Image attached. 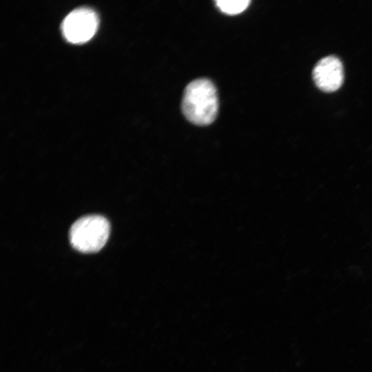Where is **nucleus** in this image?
I'll return each instance as SVG.
<instances>
[{"label": "nucleus", "mask_w": 372, "mask_h": 372, "mask_svg": "<svg viewBox=\"0 0 372 372\" xmlns=\"http://www.w3.org/2000/svg\"><path fill=\"white\" fill-rule=\"evenodd\" d=\"M181 107L183 114L192 123L211 124L218 111L216 86L210 80L203 78L190 82L184 90Z\"/></svg>", "instance_id": "1"}, {"label": "nucleus", "mask_w": 372, "mask_h": 372, "mask_svg": "<svg viewBox=\"0 0 372 372\" xmlns=\"http://www.w3.org/2000/svg\"><path fill=\"white\" fill-rule=\"evenodd\" d=\"M110 231L108 220L99 215L80 218L72 225L69 232L71 245L83 253H94L106 243Z\"/></svg>", "instance_id": "2"}, {"label": "nucleus", "mask_w": 372, "mask_h": 372, "mask_svg": "<svg viewBox=\"0 0 372 372\" xmlns=\"http://www.w3.org/2000/svg\"><path fill=\"white\" fill-rule=\"evenodd\" d=\"M99 26L97 14L91 8L81 7L70 12L63 19L61 30L65 39L72 43L90 40Z\"/></svg>", "instance_id": "3"}, {"label": "nucleus", "mask_w": 372, "mask_h": 372, "mask_svg": "<svg viewBox=\"0 0 372 372\" xmlns=\"http://www.w3.org/2000/svg\"><path fill=\"white\" fill-rule=\"evenodd\" d=\"M313 78L318 88L324 92L338 90L344 80V70L341 61L330 55L321 59L313 70Z\"/></svg>", "instance_id": "4"}, {"label": "nucleus", "mask_w": 372, "mask_h": 372, "mask_svg": "<svg viewBox=\"0 0 372 372\" xmlns=\"http://www.w3.org/2000/svg\"><path fill=\"white\" fill-rule=\"evenodd\" d=\"M216 6L227 14H237L244 11L249 6L250 1L247 0H218Z\"/></svg>", "instance_id": "5"}]
</instances>
